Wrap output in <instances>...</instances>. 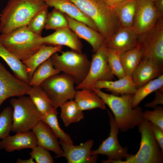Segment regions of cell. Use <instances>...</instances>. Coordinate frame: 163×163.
Returning a JSON list of instances; mask_svg holds the SVG:
<instances>
[{
	"mask_svg": "<svg viewBox=\"0 0 163 163\" xmlns=\"http://www.w3.org/2000/svg\"><path fill=\"white\" fill-rule=\"evenodd\" d=\"M0 17H1V14H0Z\"/></svg>",
	"mask_w": 163,
	"mask_h": 163,
	"instance_id": "ee69618b",
	"label": "cell"
},
{
	"mask_svg": "<svg viewBox=\"0 0 163 163\" xmlns=\"http://www.w3.org/2000/svg\"><path fill=\"white\" fill-rule=\"evenodd\" d=\"M163 67L153 60L142 58L132 76L137 89L163 75Z\"/></svg>",
	"mask_w": 163,
	"mask_h": 163,
	"instance_id": "d6986e66",
	"label": "cell"
},
{
	"mask_svg": "<svg viewBox=\"0 0 163 163\" xmlns=\"http://www.w3.org/2000/svg\"><path fill=\"white\" fill-rule=\"evenodd\" d=\"M46 6L43 0H9L1 14L0 32L8 33L27 26L33 16Z\"/></svg>",
	"mask_w": 163,
	"mask_h": 163,
	"instance_id": "7a4b0ae2",
	"label": "cell"
},
{
	"mask_svg": "<svg viewBox=\"0 0 163 163\" xmlns=\"http://www.w3.org/2000/svg\"><path fill=\"white\" fill-rule=\"evenodd\" d=\"M107 52V48L105 42L93 55L88 74L84 79L75 87L76 90H92L97 82L112 80L114 78L108 63Z\"/></svg>",
	"mask_w": 163,
	"mask_h": 163,
	"instance_id": "9c48e42d",
	"label": "cell"
},
{
	"mask_svg": "<svg viewBox=\"0 0 163 163\" xmlns=\"http://www.w3.org/2000/svg\"><path fill=\"white\" fill-rule=\"evenodd\" d=\"M60 72L54 68L50 58L37 68L30 80L29 85L32 87L40 86L47 78Z\"/></svg>",
	"mask_w": 163,
	"mask_h": 163,
	"instance_id": "4dcf8cb0",
	"label": "cell"
},
{
	"mask_svg": "<svg viewBox=\"0 0 163 163\" xmlns=\"http://www.w3.org/2000/svg\"><path fill=\"white\" fill-rule=\"evenodd\" d=\"M151 124L155 138L161 150L163 151V129L151 123Z\"/></svg>",
	"mask_w": 163,
	"mask_h": 163,
	"instance_id": "ab89813d",
	"label": "cell"
},
{
	"mask_svg": "<svg viewBox=\"0 0 163 163\" xmlns=\"http://www.w3.org/2000/svg\"><path fill=\"white\" fill-rule=\"evenodd\" d=\"M68 27L67 21L64 14L54 8L47 15L44 28L46 30H57Z\"/></svg>",
	"mask_w": 163,
	"mask_h": 163,
	"instance_id": "d6a6232c",
	"label": "cell"
},
{
	"mask_svg": "<svg viewBox=\"0 0 163 163\" xmlns=\"http://www.w3.org/2000/svg\"><path fill=\"white\" fill-rule=\"evenodd\" d=\"M67 21L68 27L78 38L87 41L95 53L105 43V40L98 31L85 24L64 14Z\"/></svg>",
	"mask_w": 163,
	"mask_h": 163,
	"instance_id": "e0dca14e",
	"label": "cell"
},
{
	"mask_svg": "<svg viewBox=\"0 0 163 163\" xmlns=\"http://www.w3.org/2000/svg\"><path fill=\"white\" fill-rule=\"evenodd\" d=\"M163 87V75L152 79L136 89L133 94L132 101L133 108L139 103L149 95Z\"/></svg>",
	"mask_w": 163,
	"mask_h": 163,
	"instance_id": "f546056e",
	"label": "cell"
},
{
	"mask_svg": "<svg viewBox=\"0 0 163 163\" xmlns=\"http://www.w3.org/2000/svg\"><path fill=\"white\" fill-rule=\"evenodd\" d=\"M0 57L6 63L13 75L22 81L29 84L27 68L22 61L7 50L0 42Z\"/></svg>",
	"mask_w": 163,
	"mask_h": 163,
	"instance_id": "d4e9b609",
	"label": "cell"
},
{
	"mask_svg": "<svg viewBox=\"0 0 163 163\" xmlns=\"http://www.w3.org/2000/svg\"><path fill=\"white\" fill-rule=\"evenodd\" d=\"M96 25L105 40L120 27L113 8L104 0H70Z\"/></svg>",
	"mask_w": 163,
	"mask_h": 163,
	"instance_id": "3957f363",
	"label": "cell"
},
{
	"mask_svg": "<svg viewBox=\"0 0 163 163\" xmlns=\"http://www.w3.org/2000/svg\"><path fill=\"white\" fill-rule=\"evenodd\" d=\"M27 95L38 109L41 118L55 108L50 99L40 86H31Z\"/></svg>",
	"mask_w": 163,
	"mask_h": 163,
	"instance_id": "4316f807",
	"label": "cell"
},
{
	"mask_svg": "<svg viewBox=\"0 0 163 163\" xmlns=\"http://www.w3.org/2000/svg\"><path fill=\"white\" fill-rule=\"evenodd\" d=\"M62 49V46L43 45L33 55L22 61L27 68L30 80L39 66L50 58L55 53L61 51Z\"/></svg>",
	"mask_w": 163,
	"mask_h": 163,
	"instance_id": "603a6c76",
	"label": "cell"
},
{
	"mask_svg": "<svg viewBox=\"0 0 163 163\" xmlns=\"http://www.w3.org/2000/svg\"><path fill=\"white\" fill-rule=\"evenodd\" d=\"M10 104L13 108L11 131L17 133L30 131L41 120L40 112L29 96L14 98Z\"/></svg>",
	"mask_w": 163,
	"mask_h": 163,
	"instance_id": "52a82bcc",
	"label": "cell"
},
{
	"mask_svg": "<svg viewBox=\"0 0 163 163\" xmlns=\"http://www.w3.org/2000/svg\"><path fill=\"white\" fill-rule=\"evenodd\" d=\"M40 42L43 45L66 46L82 53V46L79 38L69 27L56 30L46 36H41Z\"/></svg>",
	"mask_w": 163,
	"mask_h": 163,
	"instance_id": "9a60e30c",
	"label": "cell"
},
{
	"mask_svg": "<svg viewBox=\"0 0 163 163\" xmlns=\"http://www.w3.org/2000/svg\"><path fill=\"white\" fill-rule=\"evenodd\" d=\"M48 13L47 6L38 11L27 25L29 29L34 33L41 35L42 31L44 28Z\"/></svg>",
	"mask_w": 163,
	"mask_h": 163,
	"instance_id": "836d02e7",
	"label": "cell"
},
{
	"mask_svg": "<svg viewBox=\"0 0 163 163\" xmlns=\"http://www.w3.org/2000/svg\"><path fill=\"white\" fill-rule=\"evenodd\" d=\"M60 118L66 127L80 121L84 118L82 110L74 101L70 100L61 105Z\"/></svg>",
	"mask_w": 163,
	"mask_h": 163,
	"instance_id": "83f0119b",
	"label": "cell"
},
{
	"mask_svg": "<svg viewBox=\"0 0 163 163\" xmlns=\"http://www.w3.org/2000/svg\"><path fill=\"white\" fill-rule=\"evenodd\" d=\"M12 112V107L8 106L0 113V139L9 135L11 131Z\"/></svg>",
	"mask_w": 163,
	"mask_h": 163,
	"instance_id": "d590c367",
	"label": "cell"
},
{
	"mask_svg": "<svg viewBox=\"0 0 163 163\" xmlns=\"http://www.w3.org/2000/svg\"><path fill=\"white\" fill-rule=\"evenodd\" d=\"M142 56V51L138 45L120 54L121 62L126 75L132 77Z\"/></svg>",
	"mask_w": 163,
	"mask_h": 163,
	"instance_id": "f1b7e54d",
	"label": "cell"
},
{
	"mask_svg": "<svg viewBox=\"0 0 163 163\" xmlns=\"http://www.w3.org/2000/svg\"><path fill=\"white\" fill-rule=\"evenodd\" d=\"M74 80L69 75L62 73L52 76L40 85L57 108L65 102L74 98L76 90Z\"/></svg>",
	"mask_w": 163,
	"mask_h": 163,
	"instance_id": "ba28073f",
	"label": "cell"
},
{
	"mask_svg": "<svg viewBox=\"0 0 163 163\" xmlns=\"http://www.w3.org/2000/svg\"><path fill=\"white\" fill-rule=\"evenodd\" d=\"M120 54L117 51L107 48V58L109 65L113 74L118 79L126 75L121 62Z\"/></svg>",
	"mask_w": 163,
	"mask_h": 163,
	"instance_id": "e575fe53",
	"label": "cell"
},
{
	"mask_svg": "<svg viewBox=\"0 0 163 163\" xmlns=\"http://www.w3.org/2000/svg\"><path fill=\"white\" fill-rule=\"evenodd\" d=\"M160 18L163 17V0H153Z\"/></svg>",
	"mask_w": 163,
	"mask_h": 163,
	"instance_id": "60d3db41",
	"label": "cell"
},
{
	"mask_svg": "<svg viewBox=\"0 0 163 163\" xmlns=\"http://www.w3.org/2000/svg\"><path fill=\"white\" fill-rule=\"evenodd\" d=\"M153 109L152 110H146L143 112L142 118L163 129V107L158 105Z\"/></svg>",
	"mask_w": 163,
	"mask_h": 163,
	"instance_id": "8d00e7d4",
	"label": "cell"
},
{
	"mask_svg": "<svg viewBox=\"0 0 163 163\" xmlns=\"http://www.w3.org/2000/svg\"><path fill=\"white\" fill-rule=\"evenodd\" d=\"M138 36L132 27H120L105 43L108 48L121 54L137 46Z\"/></svg>",
	"mask_w": 163,
	"mask_h": 163,
	"instance_id": "2e32d148",
	"label": "cell"
},
{
	"mask_svg": "<svg viewBox=\"0 0 163 163\" xmlns=\"http://www.w3.org/2000/svg\"><path fill=\"white\" fill-rule=\"evenodd\" d=\"M110 132L108 137L102 141L97 149L91 150L92 155L101 154L107 156L108 159L103 161V163H109L111 161L123 160L129 156L128 147L121 146L120 144L118 135L120 130L112 113L108 110Z\"/></svg>",
	"mask_w": 163,
	"mask_h": 163,
	"instance_id": "8fae6325",
	"label": "cell"
},
{
	"mask_svg": "<svg viewBox=\"0 0 163 163\" xmlns=\"http://www.w3.org/2000/svg\"><path fill=\"white\" fill-rule=\"evenodd\" d=\"M31 149L29 154L36 163H54L53 159L48 150L38 145Z\"/></svg>",
	"mask_w": 163,
	"mask_h": 163,
	"instance_id": "74e56055",
	"label": "cell"
},
{
	"mask_svg": "<svg viewBox=\"0 0 163 163\" xmlns=\"http://www.w3.org/2000/svg\"><path fill=\"white\" fill-rule=\"evenodd\" d=\"M57 108H54L50 112L43 117L41 120L47 124L52 130L57 137L65 143L73 144V142L69 136L60 127L59 124Z\"/></svg>",
	"mask_w": 163,
	"mask_h": 163,
	"instance_id": "1f68e13d",
	"label": "cell"
},
{
	"mask_svg": "<svg viewBox=\"0 0 163 163\" xmlns=\"http://www.w3.org/2000/svg\"><path fill=\"white\" fill-rule=\"evenodd\" d=\"M141 134L139 149L135 155L131 154L125 160L111 161L109 163H162V151L154 136L151 124L142 118L138 126Z\"/></svg>",
	"mask_w": 163,
	"mask_h": 163,
	"instance_id": "5b68a950",
	"label": "cell"
},
{
	"mask_svg": "<svg viewBox=\"0 0 163 163\" xmlns=\"http://www.w3.org/2000/svg\"><path fill=\"white\" fill-rule=\"evenodd\" d=\"M74 101L83 111L99 108L106 109V104L102 99L92 90H76Z\"/></svg>",
	"mask_w": 163,
	"mask_h": 163,
	"instance_id": "cb8c5ba5",
	"label": "cell"
},
{
	"mask_svg": "<svg viewBox=\"0 0 163 163\" xmlns=\"http://www.w3.org/2000/svg\"><path fill=\"white\" fill-rule=\"evenodd\" d=\"M155 97L153 100L146 104L145 106L146 107L154 108L158 105L163 104V87L155 91Z\"/></svg>",
	"mask_w": 163,
	"mask_h": 163,
	"instance_id": "f35d334b",
	"label": "cell"
},
{
	"mask_svg": "<svg viewBox=\"0 0 163 163\" xmlns=\"http://www.w3.org/2000/svg\"><path fill=\"white\" fill-rule=\"evenodd\" d=\"M92 90L103 101L111 110L120 130L126 132L138 126L142 119L143 112L141 107L133 108V94L120 96L105 93L101 89L92 88Z\"/></svg>",
	"mask_w": 163,
	"mask_h": 163,
	"instance_id": "6da1fadb",
	"label": "cell"
},
{
	"mask_svg": "<svg viewBox=\"0 0 163 163\" xmlns=\"http://www.w3.org/2000/svg\"><path fill=\"white\" fill-rule=\"evenodd\" d=\"M31 87L12 74L0 62V107L8 98L27 95Z\"/></svg>",
	"mask_w": 163,
	"mask_h": 163,
	"instance_id": "4fadbf2b",
	"label": "cell"
},
{
	"mask_svg": "<svg viewBox=\"0 0 163 163\" xmlns=\"http://www.w3.org/2000/svg\"><path fill=\"white\" fill-rule=\"evenodd\" d=\"M41 35L23 26L8 33L0 34V42L8 50L21 61L33 55L43 45L40 42Z\"/></svg>",
	"mask_w": 163,
	"mask_h": 163,
	"instance_id": "277c9868",
	"label": "cell"
},
{
	"mask_svg": "<svg viewBox=\"0 0 163 163\" xmlns=\"http://www.w3.org/2000/svg\"><path fill=\"white\" fill-rule=\"evenodd\" d=\"M48 7H53L63 14L97 30L94 22L84 14L70 0H43Z\"/></svg>",
	"mask_w": 163,
	"mask_h": 163,
	"instance_id": "44dd1931",
	"label": "cell"
},
{
	"mask_svg": "<svg viewBox=\"0 0 163 163\" xmlns=\"http://www.w3.org/2000/svg\"><path fill=\"white\" fill-rule=\"evenodd\" d=\"M37 145L36 139L32 131L18 132L12 136L9 135L0 141V149L8 152L25 149H32Z\"/></svg>",
	"mask_w": 163,
	"mask_h": 163,
	"instance_id": "ffe728a7",
	"label": "cell"
},
{
	"mask_svg": "<svg viewBox=\"0 0 163 163\" xmlns=\"http://www.w3.org/2000/svg\"><path fill=\"white\" fill-rule=\"evenodd\" d=\"M31 130L35 135L37 145L53 152L56 158L62 157L63 152L58 138L47 124L40 120Z\"/></svg>",
	"mask_w": 163,
	"mask_h": 163,
	"instance_id": "ac0fdd59",
	"label": "cell"
},
{
	"mask_svg": "<svg viewBox=\"0 0 163 163\" xmlns=\"http://www.w3.org/2000/svg\"><path fill=\"white\" fill-rule=\"evenodd\" d=\"M63 153L62 157L66 158L68 163H95L98 155H92L91 149L94 140H89L79 145H74L59 141Z\"/></svg>",
	"mask_w": 163,
	"mask_h": 163,
	"instance_id": "5bb4252c",
	"label": "cell"
},
{
	"mask_svg": "<svg viewBox=\"0 0 163 163\" xmlns=\"http://www.w3.org/2000/svg\"><path fill=\"white\" fill-rule=\"evenodd\" d=\"M50 59L56 69L71 77L77 85L86 76L91 64L86 55L72 50L56 53Z\"/></svg>",
	"mask_w": 163,
	"mask_h": 163,
	"instance_id": "8992f818",
	"label": "cell"
},
{
	"mask_svg": "<svg viewBox=\"0 0 163 163\" xmlns=\"http://www.w3.org/2000/svg\"><path fill=\"white\" fill-rule=\"evenodd\" d=\"M17 163H35L34 159L32 157L27 159H18L16 161Z\"/></svg>",
	"mask_w": 163,
	"mask_h": 163,
	"instance_id": "7bdbcfd3",
	"label": "cell"
},
{
	"mask_svg": "<svg viewBox=\"0 0 163 163\" xmlns=\"http://www.w3.org/2000/svg\"><path fill=\"white\" fill-rule=\"evenodd\" d=\"M112 8L127 0H104Z\"/></svg>",
	"mask_w": 163,
	"mask_h": 163,
	"instance_id": "b9f144b4",
	"label": "cell"
},
{
	"mask_svg": "<svg viewBox=\"0 0 163 163\" xmlns=\"http://www.w3.org/2000/svg\"><path fill=\"white\" fill-rule=\"evenodd\" d=\"M136 0H127L113 8L120 27H132Z\"/></svg>",
	"mask_w": 163,
	"mask_h": 163,
	"instance_id": "484cf974",
	"label": "cell"
},
{
	"mask_svg": "<svg viewBox=\"0 0 163 163\" xmlns=\"http://www.w3.org/2000/svg\"><path fill=\"white\" fill-rule=\"evenodd\" d=\"M137 45L142 51V58L150 59L163 67V18L149 31L139 36Z\"/></svg>",
	"mask_w": 163,
	"mask_h": 163,
	"instance_id": "30bf717a",
	"label": "cell"
},
{
	"mask_svg": "<svg viewBox=\"0 0 163 163\" xmlns=\"http://www.w3.org/2000/svg\"><path fill=\"white\" fill-rule=\"evenodd\" d=\"M160 18L153 0H136L132 28L138 36L144 35L152 29Z\"/></svg>",
	"mask_w": 163,
	"mask_h": 163,
	"instance_id": "7c38bea8",
	"label": "cell"
},
{
	"mask_svg": "<svg viewBox=\"0 0 163 163\" xmlns=\"http://www.w3.org/2000/svg\"><path fill=\"white\" fill-rule=\"evenodd\" d=\"M93 88L101 90L105 89L110 91L112 94L117 96L120 94H133L136 90L132 77L127 75L116 81H97Z\"/></svg>",
	"mask_w": 163,
	"mask_h": 163,
	"instance_id": "7402d4cb",
	"label": "cell"
}]
</instances>
